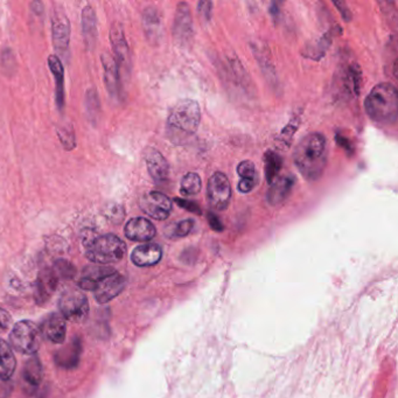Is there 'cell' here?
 Instances as JSON below:
<instances>
[{"instance_id": "6da1fadb", "label": "cell", "mask_w": 398, "mask_h": 398, "mask_svg": "<svg viewBox=\"0 0 398 398\" xmlns=\"http://www.w3.org/2000/svg\"><path fill=\"white\" fill-rule=\"evenodd\" d=\"M293 161L299 173L308 181H317L322 177L327 165L326 138L319 132L305 135L296 146Z\"/></svg>"}, {"instance_id": "7a4b0ae2", "label": "cell", "mask_w": 398, "mask_h": 398, "mask_svg": "<svg viewBox=\"0 0 398 398\" xmlns=\"http://www.w3.org/2000/svg\"><path fill=\"white\" fill-rule=\"evenodd\" d=\"M367 114L382 125H395L398 119V93L395 86L382 82L375 86L364 100Z\"/></svg>"}, {"instance_id": "3957f363", "label": "cell", "mask_w": 398, "mask_h": 398, "mask_svg": "<svg viewBox=\"0 0 398 398\" xmlns=\"http://www.w3.org/2000/svg\"><path fill=\"white\" fill-rule=\"evenodd\" d=\"M201 110L198 102L183 100L171 111L167 119V132L172 142L183 144L198 131Z\"/></svg>"}, {"instance_id": "277c9868", "label": "cell", "mask_w": 398, "mask_h": 398, "mask_svg": "<svg viewBox=\"0 0 398 398\" xmlns=\"http://www.w3.org/2000/svg\"><path fill=\"white\" fill-rule=\"evenodd\" d=\"M84 246L86 256L95 264L117 263L126 253V244L114 234L96 236Z\"/></svg>"}, {"instance_id": "5b68a950", "label": "cell", "mask_w": 398, "mask_h": 398, "mask_svg": "<svg viewBox=\"0 0 398 398\" xmlns=\"http://www.w3.org/2000/svg\"><path fill=\"white\" fill-rule=\"evenodd\" d=\"M41 331L34 322H18L11 332V346L24 355H35L41 345Z\"/></svg>"}, {"instance_id": "8992f818", "label": "cell", "mask_w": 398, "mask_h": 398, "mask_svg": "<svg viewBox=\"0 0 398 398\" xmlns=\"http://www.w3.org/2000/svg\"><path fill=\"white\" fill-rule=\"evenodd\" d=\"M59 308L63 318L77 324L84 321L89 314L88 298L77 290L65 292L60 298Z\"/></svg>"}, {"instance_id": "52a82bcc", "label": "cell", "mask_w": 398, "mask_h": 398, "mask_svg": "<svg viewBox=\"0 0 398 398\" xmlns=\"http://www.w3.org/2000/svg\"><path fill=\"white\" fill-rule=\"evenodd\" d=\"M207 201L215 211H225L232 201V186L225 173L213 174L207 186Z\"/></svg>"}, {"instance_id": "ba28073f", "label": "cell", "mask_w": 398, "mask_h": 398, "mask_svg": "<svg viewBox=\"0 0 398 398\" xmlns=\"http://www.w3.org/2000/svg\"><path fill=\"white\" fill-rule=\"evenodd\" d=\"M139 206L146 215L158 221H164L170 218L173 209L171 199L159 192H149L142 195L139 201Z\"/></svg>"}, {"instance_id": "9c48e42d", "label": "cell", "mask_w": 398, "mask_h": 398, "mask_svg": "<svg viewBox=\"0 0 398 398\" xmlns=\"http://www.w3.org/2000/svg\"><path fill=\"white\" fill-rule=\"evenodd\" d=\"M193 21L191 11L186 3L178 5L175 17H174L173 37L178 44L181 46L187 45L193 37Z\"/></svg>"}, {"instance_id": "30bf717a", "label": "cell", "mask_w": 398, "mask_h": 398, "mask_svg": "<svg viewBox=\"0 0 398 398\" xmlns=\"http://www.w3.org/2000/svg\"><path fill=\"white\" fill-rule=\"evenodd\" d=\"M125 283V278L114 271V274H109L98 283L94 290L95 299L100 304H107L124 290Z\"/></svg>"}, {"instance_id": "8fae6325", "label": "cell", "mask_w": 398, "mask_h": 398, "mask_svg": "<svg viewBox=\"0 0 398 398\" xmlns=\"http://www.w3.org/2000/svg\"><path fill=\"white\" fill-rule=\"evenodd\" d=\"M110 42L114 49L117 66L123 67L126 72L130 70V51L125 39L124 29L119 22H114L110 28Z\"/></svg>"}, {"instance_id": "7c38bea8", "label": "cell", "mask_w": 398, "mask_h": 398, "mask_svg": "<svg viewBox=\"0 0 398 398\" xmlns=\"http://www.w3.org/2000/svg\"><path fill=\"white\" fill-rule=\"evenodd\" d=\"M100 61L103 65L104 82H105L109 94L112 98H121V86L119 67L117 66L114 58L109 53H103L100 55Z\"/></svg>"}, {"instance_id": "4fadbf2b", "label": "cell", "mask_w": 398, "mask_h": 398, "mask_svg": "<svg viewBox=\"0 0 398 398\" xmlns=\"http://www.w3.org/2000/svg\"><path fill=\"white\" fill-rule=\"evenodd\" d=\"M156 227L145 218H133L125 225V236L135 242H147L156 236Z\"/></svg>"}, {"instance_id": "5bb4252c", "label": "cell", "mask_w": 398, "mask_h": 398, "mask_svg": "<svg viewBox=\"0 0 398 398\" xmlns=\"http://www.w3.org/2000/svg\"><path fill=\"white\" fill-rule=\"evenodd\" d=\"M52 27L53 44L56 51L66 54L70 41V24L66 14L56 12L53 18Z\"/></svg>"}, {"instance_id": "9a60e30c", "label": "cell", "mask_w": 398, "mask_h": 398, "mask_svg": "<svg viewBox=\"0 0 398 398\" xmlns=\"http://www.w3.org/2000/svg\"><path fill=\"white\" fill-rule=\"evenodd\" d=\"M145 161L150 175L156 183H164L167 180L170 174V165L166 158L158 150L150 149L145 151Z\"/></svg>"}, {"instance_id": "2e32d148", "label": "cell", "mask_w": 398, "mask_h": 398, "mask_svg": "<svg viewBox=\"0 0 398 398\" xmlns=\"http://www.w3.org/2000/svg\"><path fill=\"white\" fill-rule=\"evenodd\" d=\"M66 319L61 313H52L42 322L41 334L53 343H62L66 339Z\"/></svg>"}, {"instance_id": "e0dca14e", "label": "cell", "mask_w": 398, "mask_h": 398, "mask_svg": "<svg viewBox=\"0 0 398 398\" xmlns=\"http://www.w3.org/2000/svg\"><path fill=\"white\" fill-rule=\"evenodd\" d=\"M161 257H163V250L160 246L154 243H147L137 246L132 251L131 260L137 267H152L159 263Z\"/></svg>"}, {"instance_id": "ac0fdd59", "label": "cell", "mask_w": 398, "mask_h": 398, "mask_svg": "<svg viewBox=\"0 0 398 398\" xmlns=\"http://www.w3.org/2000/svg\"><path fill=\"white\" fill-rule=\"evenodd\" d=\"M81 354H82V343L79 338H74L67 346L59 350L55 355V362L62 369H74L79 366Z\"/></svg>"}, {"instance_id": "d6986e66", "label": "cell", "mask_w": 398, "mask_h": 398, "mask_svg": "<svg viewBox=\"0 0 398 398\" xmlns=\"http://www.w3.org/2000/svg\"><path fill=\"white\" fill-rule=\"evenodd\" d=\"M42 378H44V369H42L41 361L38 357H33L31 360L26 362L22 371L25 390L28 394H32L40 387Z\"/></svg>"}, {"instance_id": "ffe728a7", "label": "cell", "mask_w": 398, "mask_h": 398, "mask_svg": "<svg viewBox=\"0 0 398 398\" xmlns=\"http://www.w3.org/2000/svg\"><path fill=\"white\" fill-rule=\"evenodd\" d=\"M295 185V178L281 177L270 185V190L267 193V201L270 206H279L283 204L291 193Z\"/></svg>"}, {"instance_id": "44dd1931", "label": "cell", "mask_w": 398, "mask_h": 398, "mask_svg": "<svg viewBox=\"0 0 398 398\" xmlns=\"http://www.w3.org/2000/svg\"><path fill=\"white\" fill-rule=\"evenodd\" d=\"M58 281L59 279L54 274V271H42L35 285V300L38 304H44L52 297L58 286Z\"/></svg>"}, {"instance_id": "7402d4cb", "label": "cell", "mask_w": 398, "mask_h": 398, "mask_svg": "<svg viewBox=\"0 0 398 398\" xmlns=\"http://www.w3.org/2000/svg\"><path fill=\"white\" fill-rule=\"evenodd\" d=\"M237 173L241 177L239 183V191L241 193H250L257 185L260 184V175L257 173L256 166L250 160H243L237 166Z\"/></svg>"}, {"instance_id": "603a6c76", "label": "cell", "mask_w": 398, "mask_h": 398, "mask_svg": "<svg viewBox=\"0 0 398 398\" xmlns=\"http://www.w3.org/2000/svg\"><path fill=\"white\" fill-rule=\"evenodd\" d=\"M82 33L87 48H94L98 42V19L91 6H86L82 11Z\"/></svg>"}, {"instance_id": "cb8c5ba5", "label": "cell", "mask_w": 398, "mask_h": 398, "mask_svg": "<svg viewBox=\"0 0 398 398\" xmlns=\"http://www.w3.org/2000/svg\"><path fill=\"white\" fill-rule=\"evenodd\" d=\"M114 270L112 267H98V265H91L84 270V274L79 281L81 288L87 291H94L98 283L103 278L107 277L109 274H114Z\"/></svg>"}, {"instance_id": "d4e9b609", "label": "cell", "mask_w": 398, "mask_h": 398, "mask_svg": "<svg viewBox=\"0 0 398 398\" xmlns=\"http://www.w3.org/2000/svg\"><path fill=\"white\" fill-rule=\"evenodd\" d=\"M48 66L55 80L56 107L62 111L65 107V69L62 62L58 56L51 55L48 58Z\"/></svg>"}, {"instance_id": "484cf974", "label": "cell", "mask_w": 398, "mask_h": 398, "mask_svg": "<svg viewBox=\"0 0 398 398\" xmlns=\"http://www.w3.org/2000/svg\"><path fill=\"white\" fill-rule=\"evenodd\" d=\"M142 27L151 41L156 42L161 38V18L154 7H147L142 13Z\"/></svg>"}, {"instance_id": "4316f807", "label": "cell", "mask_w": 398, "mask_h": 398, "mask_svg": "<svg viewBox=\"0 0 398 398\" xmlns=\"http://www.w3.org/2000/svg\"><path fill=\"white\" fill-rule=\"evenodd\" d=\"M17 360L10 345L0 339V380L7 381L13 376Z\"/></svg>"}, {"instance_id": "83f0119b", "label": "cell", "mask_w": 398, "mask_h": 398, "mask_svg": "<svg viewBox=\"0 0 398 398\" xmlns=\"http://www.w3.org/2000/svg\"><path fill=\"white\" fill-rule=\"evenodd\" d=\"M264 163H265V178H267V183L271 185L277 179L283 161H281V158L278 156L277 153L274 152V151H267L265 153Z\"/></svg>"}, {"instance_id": "f1b7e54d", "label": "cell", "mask_w": 398, "mask_h": 398, "mask_svg": "<svg viewBox=\"0 0 398 398\" xmlns=\"http://www.w3.org/2000/svg\"><path fill=\"white\" fill-rule=\"evenodd\" d=\"M201 187V178L197 173H187L183 178L181 180L180 193L183 197H193L200 193Z\"/></svg>"}, {"instance_id": "f546056e", "label": "cell", "mask_w": 398, "mask_h": 398, "mask_svg": "<svg viewBox=\"0 0 398 398\" xmlns=\"http://www.w3.org/2000/svg\"><path fill=\"white\" fill-rule=\"evenodd\" d=\"M86 107H87L88 118L93 123L98 121L100 114V104L98 91L95 88L89 89L86 94Z\"/></svg>"}, {"instance_id": "4dcf8cb0", "label": "cell", "mask_w": 398, "mask_h": 398, "mask_svg": "<svg viewBox=\"0 0 398 398\" xmlns=\"http://www.w3.org/2000/svg\"><path fill=\"white\" fill-rule=\"evenodd\" d=\"M56 133L59 135L60 140L62 142L63 147L67 150V151H72V150L77 147V139H75V133H74V130L70 125H66V126H60L56 130Z\"/></svg>"}, {"instance_id": "1f68e13d", "label": "cell", "mask_w": 398, "mask_h": 398, "mask_svg": "<svg viewBox=\"0 0 398 398\" xmlns=\"http://www.w3.org/2000/svg\"><path fill=\"white\" fill-rule=\"evenodd\" d=\"M193 228H194L193 220H184L167 229V235H170L171 237H185L190 235Z\"/></svg>"}, {"instance_id": "d6a6232c", "label": "cell", "mask_w": 398, "mask_h": 398, "mask_svg": "<svg viewBox=\"0 0 398 398\" xmlns=\"http://www.w3.org/2000/svg\"><path fill=\"white\" fill-rule=\"evenodd\" d=\"M53 271H54L58 279H72L77 274V270H75L73 264L62 260L56 262Z\"/></svg>"}, {"instance_id": "836d02e7", "label": "cell", "mask_w": 398, "mask_h": 398, "mask_svg": "<svg viewBox=\"0 0 398 398\" xmlns=\"http://www.w3.org/2000/svg\"><path fill=\"white\" fill-rule=\"evenodd\" d=\"M104 214L107 216L111 222L114 223H121L125 218L124 208L121 207V204H107Z\"/></svg>"}, {"instance_id": "e575fe53", "label": "cell", "mask_w": 398, "mask_h": 398, "mask_svg": "<svg viewBox=\"0 0 398 398\" xmlns=\"http://www.w3.org/2000/svg\"><path fill=\"white\" fill-rule=\"evenodd\" d=\"M10 63L12 66L15 67L13 53L8 48L4 49L3 53H1V66H3L4 70H7L8 73H12Z\"/></svg>"}, {"instance_id": "d590c367", "label": "cell", "mask_w": 398, "mask_h": 398, "mask_svg": "<svg viewBox=\"0 0 398 398\" xmlns=\"http://www.w3.org/2000/svg\"><path fill=\"white\" fill-rule=\"evenodd\" d=\"M174 201L179 204V207L184 208L186 211H191V213H195V214H201L200 208H199L198 204H194V202H191V201L187 200H181V199H175Z\"/></svg>"}, {"instance_id": "8d00e7d4", "label": "cell", "mask_w": 398, "mask_h": 398, "mask_svg": "<svg viewBox=\"0 0 398 398\" xmlns=\"http://www.w3.org/2000/svg\"><path fill=\"white\" fill-rule=\"evenodd\" d=\"M11 321L12 318L8 312L0 308V333L6 332L7 329H10Z\"/></svg>"}, {"instance_id": "74e56055", "label": "cell", "mask_w": 398, "mask_h": 398, "mask_svg": "<svg viewBox=\"0 0 398 398\" xmlns=\"http://www.w3.org/2000/svg\"><path fill=\"white\" fill-rule=\"evenodd\" d=\"M211 8H213V4L211 1H200L199 3V13H200L201 17L204 18V20L211 19Z\"/></svg>"}, {"instance_id": "f35d334b", "label": "cell", "mask_w": 398, "mask_h": 398, "mask_svg": "<svg viewBox=\"0 0 398 398\" xmlns=\"http://www.w3.org/2000/svg\"><path fill=\"white\" fill-rule=\"evenodd\" d=\"M208 221L211 225V228L214 229L215 232H222L223 230V225H222L221 220L216 216V215L208 213Z\"/></svg>"}, {"instance_id": "ab89813d", "label": "cell", "mask_w": 398, "mask_h": 398, "mask_svg": "<svg viewBox=\"0 0 398 398\" xmlns=\"http://www.w3.org/2000/svg\"><path fill=\"white\" fill-rule=\"evenodd\" d=\"M336 6L339 7L340 8V12H341V14H343V19H345V20L346 21H350V17H352V15H350V12H348V8H347L346 5H345V3H339V1H336Z\"/></svg>"}, {"instance_id": "60d3db41", "label": "cell", "mask_w": 398, "mask_h": 398, "mask_svg": "<svg viewBox=\"0 0 398 398\" xmlns=\"http://www.w3.org/2000/svg\"><path fill=\"white\" fill-rule=\"evenodd\" d=\"M31 8L37 15L44 13V5H42L41 1H33V3H31Z\"/></svg>"}]
</instances>
